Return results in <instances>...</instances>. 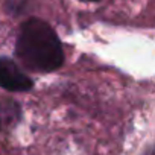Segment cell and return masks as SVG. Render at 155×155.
<instances>
[{
	"label": "cell",
	"mask_w": 155,
	"mask_h": 155,
	"mask_svg": "<svg viewBox=\"0 0 155 155\" xmlns=\"http://www.w3.org/2000/svg\"><path fill=\"white\" fill-rule=\"evenodd\" d=\"M81 2H97V0H81Z\"/></svg>",
	"instance_id": "3957f363"
},
{
	"label": "cell",
	"mask_w": 155,
	"mask_h": 155,
	"mask_svg": "<svg viewBox=\"0 0 155 155\" xmlns=\"http://www.w3.org/2000/svg\"><path fill=\"white\" fill-rule=\"evenodd\" d=\"M15 53L26 68L40 73L53 71L64 62V50L58 35L49 23L40 18H29L23 23Z\"/></svg>",
	"instance_id": "6da1fadb"
},
{
	"label": "cell",
	"mask_w": 155,
	"mask_h": 155,
	"mask_svg": "<svg viewBox=\"0 0 155 155\" xmlns=\"http://www.w3.org/2000/svg\"><path fill=\"white\" fill-rule=\"evenodd\" d=\"M0 88L8 91H28L32 81L9 58H0Z\"/></svg>",
	"instance_id": "7a4b0ae2"
}]
</instances>
